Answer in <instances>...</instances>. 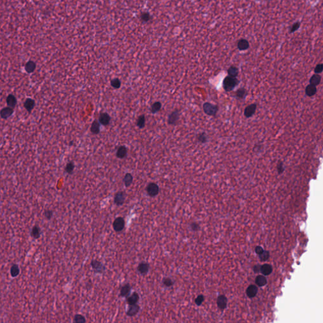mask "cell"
<instances>
[{
    "mask_svg": "<svg viewBox=\"0 0 323 323\" xmlns=\"http://www.w3.org/2000/svg\"><path fill=\"white\" fill-rule=\"evenodd\" d=\"M239 83L238 79L234 77H231L230 76L226 77L223 81V87L226 92H230L234 90Z\"/></svg>",
    "mask_w": 323,
    "mask_h": 323,
    "instance_id": "cell-1",
    "label": "cell"
},
{
    "mask_svg": "<svg viewBox=\"0 0 323 323\" xmlns=\"http://www.w3.org/2000/svg\"><path fill=\"white\" fill-rule=\"evenodd\" d=\"M203 109L205 113L208 115H215L218 111L217 105H213L210 102H205L203 105Z\"/></svg>",
    "mask_w": 323,
    "mask_h": 323,
    "instance_id": "cell-2",
    "label": "cell"
},
{
    "mask_svg": "<svg viewBox=\"0 0 323 323\" xmlns=\"http://www.w3.org/2000/svg\"><path fill=\"white\" fill-rule=\"evenodd\" d=\"M114 230L119 232L124 229L125 227V221L124 219L122 217H117L114 220L113 224H112Z\"/></svg>",
    "mask_w": 323,
    "mask_h": 323,
    "instance_id": "cell-3",
    "label": "cell"
},
{
    "mask_svg": "<svg viewBox=\"0 0 323 323\" xmlns=\"http://www.w3.org/2000/svg\"><path fill=\"white\" fill-rule=\"evenodd\" d=\"M147 192L150 196L155 197L159 193V187L157 184L151 182L147 186Z\"/></svg>",
    "mask_w": 323,
    "mask_h": 323,
    "instance_id": "cell-4",
    "label": "cell"
},
{
    "mask_svg": "<svg viewBox=\"0 0 323 323\" xmlns=\"http://www.w3.org/2000/svg\"><path fill=\"white\" fill-rule=\"evenodd\" d=\"M126 198V194L124 191H119L115 194L114 202L117 206L123 205Z\"/></svg>",
    "mask_w": 323,
    "mask_h": 323,
    "instance_id": "cell-5",
    "label": "cell"
},
{
    "mask_svg": "<svg viewBox=\"0 0 323 323\" xmlns=\"http://www.w3.org/2000/svg\"><path fill=\"white\" fill-rule=\"evenodd\" d=\"M91 266L92 267L95 273H102L105 270V266H103V264L101 263V262L95 260H92L91 261Z\"/></svg>",
    "mask_w": 323,
    "mask_h": 323,
    "instance_id": "cell-6",
    "label": "cell"
},
{
    "mask_svg": "<svg viewBox=\"0 0 323 323\" xmlns=\"http://www.w3.org/2000/svg\"><path fill=\"white\" fill-rule=\"evenodd\" d=\"M256 109H257L256 103H252V104H250L249 105L247 106L244 110V112L246 117L247 118L251 117L252 115L255 114Z\"/></svg>",
    "mask_w": 323,
    "mask_h": 323,
    "instance_id": "cell-7",
    "label": "cell"
},
{
    "mask_svg": "<svg viewBox=\"0 0 323 323\" xmlns=\"http://www.w3.org/2000/svg\"><path fill=\"white\" fill-rule=\"evenodd\" d=\"M30 237L34 239H39L41 236V229L39 225L35 224L32 227L31 231H30Z\"/></svg>",
    "mask_w": 323,
    "mask_h": 323,
    "instance_id": "cell-8",
    "label": "cell"
},
{
    "mask_svg": "<svg viewBox=\"0 0 323 323\" xmlns=\"http://www.w3.org/2000/svg\"><path fill=\"white\" fill-rule=\"evenodd\" d=\"M13 113V109L8 106L7 107L3 108L0 111V116H1L2 119H7L8 118L11 116Z\"/></svg>",
    "mask_w": 323,
    "mask_h": 323,
    "instance_id": "cell-9",
    "label": "cell"
},
{
    "mask_svg": "<svg viewBox=\"0 0 323 323\" xmlns=\"http://www.w3.org/2000/svg\"><path fill=\"white\" fill-rule=\"evenodd\" d=\"M35 105V100L30 98H27L25 100V102H24L23 103L24 107H25L27 111L29 112V113H31L32 111H33V109H34Z\"/></svg>",
    "mask_w": 323,
    "mask_h": 323,
    "instance_id": "cell-10",
    "label": "cell"
},
{
    "mask_svg": "<svg viewBox=\"0 0 323 323\" xmlns=\"http://www.w3.org/2000/svg\"><path fill=\"white\" fill-rule=\"evenodd\" d=\"M149 270H150V265L147 263H140L138 267H137L138 272L143 276L147 275L149 272Z\"/></svg>",
    "mask_w": 323,
    "mask_h": 323,
    "instance_id": "cell-11",
    "label": "cell"
},
{
    "mask_svg": "<svg viewBox=\"0 0 323 323\" xmlns=\"http://www.w3.org/2000/svg\"><path fill=\"white\" fill-rule=\"evenodd\" d=\"M129 307L128 309H127L126 312L127 316L129 317H132L136 315L138 313L139 310L140 309V307L137 304H135L133 305H129Z\"/></svg>",
    "mask_w": 323,
    "mask_h": 323,
    "instance_id": "cell-12",
    "label": "cell"
},
{
    "mask_svg": "<svg viewBox=\"0 0 323 323\" xmlns=\"http://www.w3.org/2000/svg\"><path fill=\"white\" fill-rule=\"evenodd\" d=\"M179 116H180V114H179V112L178 110H176L174 111H173L172 113L169 115L168 117L169 124L172 125L176 124L177 122H178L179 120Z\"/></svg>",
    "mask_w": 323,
    "mask_h": 323,
    "instance_id": "cell-13",
    "label": "cell"
},
{
    "mask_svg": "<svg viewBox=\"0 0 323 323\" xmlns=\"http://www.w3.org/2000/svg\"><path fill=\"white\" fill-rule=\"evenodd\" d=\"M6 102H7L8 107H10L13 109H14L17 104V99L16 97L13 94H9L7 97V99H6Z\"/></svg>",
    "mask_w": 323,
    "mask_h": 323,
    "instance_id": "cell-14",
    "label": "cell"
},
{
    "mask_svg": "<svg viewBox=\"0 0 323 323\" xmlns=\"http://www.w3.org/2000/svg\"><path fill=\"white\" fill-rule=\"evenodd\" d=\"M131 290V286L129 283H127V284L124 285L121 287L120 291V296L123 297H128L130 294Z\"/></svg>",
    "mask_w": 323,
    "mask_h": 323,
    "instance_id": "cell-15",
    "label": "cell"
},
{
    "mask_svg": "<svg viewBox=\"0 0 323 323\" xmlns=\"http://www.w3.org/2000/svg\"><path fill=\"white\" fill-rule=\"evenodd\" d=\"M249 47V42L245 39H241L237 42V48L240 51H246Z\"/></svg>",
    "mask_w": 323,
    "mask_h": 323,
    "instance_id": "cell-16",
    "label": "cell"
},
{
    "mask_svg": "<svg viewBox=\"0 0 323 323\" xmlns=\"http://www.w3.org/2000/svg\"><path fill=\"white\" fill-rule=\"evenodd\" d=\"M10 275L12 278H16L20 274V269L19 265L15 263L11 265L10 270Z\"/></svg>",
    "mask_w": 323,
    "mask_h": 323,
    "instance_id": "cell-17",
    "label": "cell"
},
{
    "mask_svg": "<svg viewBox=\"0 0 323 323\" xmlns=\"http://www.w3.org/2000/svg\"><path fill=\"white\" fill-rule=\"evenodd\" d=\"M217 305L218 307L222 310H224L226 308L227 305V299L225 295H220L217 299Z\"/></svg>",
    "mask_w": 323,
    "mask_h": 323,
    "instance_id": "cell-18",
    "label": "cell"
},
{
    "mask_svg": "<svg viewBox=\"0 0 323 323\" xmlns=\"http://www.w3.org/2000/svg\"><path fill=\"white\" fill-rule=\"evenodd\" d=\"M99 120L100 124L104 125V126H106V125L109 124V123H110L111 117L109 116V115L108 114L104 112V113H101L100 114Z\"/></svg>",
    "mask_w": 323,
    "mask_h": 323,
    "instance_id": "cell-19",
    "label": "cell"
},
{
    "mask_svg": "<svg viewBox=\"0 0 323 323\" xmlns=\"http://www.w3.org/2000/svg\"><path fill=\"white\" fill-rule=\"evenodd\" d=\"M258 293V288L257 286L255 285H251L248 286V288L246 290V294L250 298H252L255 297Z\"/></svg>",
    "mask_w": 323,
    "mask_h": 323,
    "instance_id": "cell-20",
    "label": "cell"
},
{
    "mask_svg": "<svg viewBox=\"0 0 323 323\" xmlns=\"http://www.w3.org/2000/svg\"><path fill=\"white\" fill-rule=\"evenodd\" d=\"M305 92H306V94L308 97H312L314 95H315L316 93H317L316 86H314V85L310 84L307 85L306 88Z\"/></svg>",
    "mask_w": 323,
    "mask_h": 323,
    "instance_id": "cell-21",
    "label": "cell"
},
{
    "mask_svg": "<svg viewBox=\"0 0 323 323\" xmlns=\"http://www.w3.org/2000/svg\"><path fill=\"white\" fill-rule=\"evenodd\" d=\"M139 300V295L136 293V292H134V293L131 295L126 297V302L128 305H133L136 304Z\"/></svg>",
    "mask_w": 323,
    "mask_h": 323,
    "instance_id": "cell-22",
    "label": "cell"
},
{
    "mask_svg": "<svg viewBox=\"0 0 323 323\" xmlns=\"http://www.w3.org/2000/svg\"><path fill=\"white\" fill-rule=\"evenodd\" d=\"M36 68V64L33 61H29L26 63L25 66V69L27 73H32L35 70Z\"/></svg>",
    "mask_w": 323,
    "mask_h": 323,
    "instance_id": "cell-23",
    "label": "cell"
},
{
    "mask_svg": "<svg viewBox=\"0 0 323 323\" xmlns=\"http://www.w3.org/2000/svg\"><path fill=\"white\" fill-rule=\"evenodd\" d=\"M260 272L264 275H269L272 272V266L270 264H264L263 266H261Z\"/></svg>",
    "mask_w": 323,
    "mask_h": 323,
    "instance_id": "cell-24",
    "label": "cell"
},
{
    "mask_svg": "<svg viewBox=\"0 0 323 323\" xmlns=\"http://www.w3.org/2000/svg\"><path fill=\"white\" fill-rule=\"evenodd\" d=\"M321 81V77L319 74H314L313 75L311 78H310V84L317 86V85H319Z\"/></svg>",
    "mask_w": 323,
    "mask_h": 323,
    "instance_id": "cell-25",
    "label": "cell"
},
{
    "mask_svg": "<svg viewBox=\"0 0 323 323\" xmlns=\"http://www.w3.org/2000/svg\"><path fill=\"white\" fill-rule=\"evenodd\" d=\"M127 148L124 147V146H121V147H119L116 152V155L118 158H123L126 156L127 155Z\"/></svg>",
    "mask_w": 323,
    "mask_h": 323,
    "instance_id": "cell-26",
    "label": "cell"
},
{
    "mask_svg": "<svg viewBox=\"0 0 323 323\" xmlns=\"http://www.w3.org/2000/svg\"><path fill=\"white\" fill-rule=\"evenodd\" d=\"M228 76L231 77L236 78L239 74V69L236 66H232L227 70Z\"/></svg>",
    "mask_w": 323,
    "mask_h": 323,
    "instance_id": "cell-27",
    "label": "cell"
},
{
    "mask_svg": "<svg viewBox=\"0 0 323 323\" xmlns=\"http://www.w3.org/2000/svg\"><path fill=\"white\" fill-rule=\"evenodd\" d=\"M133 180V176L129 173L126 174L125 175L124 179H123V182L124 183L125 186H126V187L130 186L131 184H132Z\"/></svg>",
    "mask_w": 323,
    "mask_h": 323,
    "instance_id": "cell-28",
    "label": "cell"
},
{
    "mask_svg": "<svg viewBox=\"0 0 323 323\" xmlns=\"http://www.w3.org/2000/svg\"><path fill=\"white\" fill-rule=\"evenodd\" d=\"M236 96L239 99H245L247 96V91L244 88H240L236 92Z\"/></svg>",
    "mask_w": 323,
    "mask_h": 323,
    "instance_id": "cell-29",
    "label": "cell"
},
{
    "mask_svg": "<svg viewBox=\"0 0 323 323\" xmlns=\"http://www.w3.org/2000/svg\"><path fill=\"white\" fill-rule=\"evenodd\" d=\"M267 280L263 275H259L256 278V283L260 286H263L266 284Z\"/></svg>",
    "mask_w": 323,
    "mask_h": 323,
    "instance_id": "cell-30",
    "label": "cell"
},
{
    "mask_svg": "<svg viewBox=\"0 0 323 323\" xmlns=\"http://www.w3.org/2000/svg\"><path fill=\"white\" fill-rule=\"evenodd\" d=\"M140 19L143 22H148L151 19V16L148 12H143L140 15Z\"/></svg>",
    "mask_w": 323,
    "mask_h": 323,
    "instance_id": "cell-31",
    "label": "cell"
},
{
    "mask_svg": "<svg viewBox=\"0 0 323 323\" xmlns=\"http://www.w3.org/2000/svg\"><path fill=\"white\" fill-rule=\"evenodd\" d=\"M90 130L91 132L93 134H98L100 132V125L97 121L93 122Z\"/></svg>",
    "mask_w": 323,
    "mask_h": 323,
    "instance_id": "cell-32",
    "label": "cell"
},
{
    "mask_svg": "<svg viewBox=\"0 0 323 323\" xmlns=\"http://www.w3.org/2000/svg\"><path fill=\"white\" fill-rule=\"evenodd\" d=\"M197 139L200 143H206L208 141V136L205 133H200L197 136Z\"/></svg>",
    "mask_w": 323,
    "mask_h": 323,
    "instance_id": "cell-33",
    "label": "cell"
},
{
    "mask_svg": "<svg viewBox=\"0 0 323 323\" xmlns=\"http://www.w3.org/2000/svg\"><path fill=\"white\" fill-rule=\"evenodd\" d=\"M162 107V104L160 102H155L154 103L152 104L151 107V112H152L153 114L156 113L158 111H159L160 110V109Z\"/></svg>",
    "mask_w": 323,
    "mask_h": 323,
    "instance_id": "cell-34",
    "label": "cell"
},
{
    "mask_svg": "<svg viewBox=\"0 0 323 323\" xmlns=\"http://www.w3.org/2000/svg\"><path fill=\"white\" fill-rule=\"evenodd\" d=\"M73 321L76 323H85L86 322V319L81 314H76L74 316Z\"/></svg>",
    "mask_w": 323,
    "mask_h": 323,
    "instance_id": "cell-35",
    "label": "cell"
},
{
    "mask_svg": "<svg viewBox=\"0 0 323 323\" xmlns=\"http://www.w3.org/2000/svg\"><path fill=\"white\" fill-rule=\"evenodd\" d=\"M145 117L144 115H141L138 117V120H137V126H138L139 128H143L145 127Z\"/></svg>",
    "mask_w": 323,
    "mask_h": 323,
    "instance_id": "cell-36",
    "label": "cell"
},
{
    "mask_svg": "<svg viewBox=\"0 0 323 323\" xmlns=\"http://www.w3.org/2000/svg\"><path fill=\"white\" fill-rule=\"evenodd\" d=\"M75 168V165L74 164L71 162H70L67 164V165L65 167V170L67 173L69 174H71L73 173V170Z\"/></svg>",
    "mask_w": 323,
    "mask_h": 323,
    "instance_id": "cell-37",
    "label": "cell"
},
{
    "mask_svg": "<svg viewBox=\"0 0 323 323\" xmlns=\"http://www.w3.org/2000/svg\"><path fill=\"white\" fill-rule=\"evenodd\" d=\"M300 25H301V23H300V22H296L295 23H294L290 28V30H289V32H290V33H294L295 32H296L297 30L300 28Z\"/></svg>",
    "mask_w": 323,
    "mask_h": 323,
    "instance_id": "cell-38",
    "label": "cell"
},
{
    "mask_svg": "<svg viewBox=\"0 0 323 323\" xmlns=\"http://www.w3.org/2000/svg\"><path fill=\"white\" fill-rule=\"evenodd\" d=\"M53 211H52L51 210H45L44 212V216L45 219H47V220H50L53 217Z\"/></svg>",
    "mask_w": 323,
    "mask_h": 323,
    "instance_id": "cell-39",
    "label": "cell"
},
{
    "mask_svg": "<svg viewBox=\"0 0 323 323\" xmlns=\"http://www.w3.org/2000/svg\"><path fill=\"white\" fill-rule=\"evenodd\" d=\"M162 283L164 285H165L167 287H170L174 285V282L170 279V278H165L162 280Z\"/></svg>",
    "mask_w": 323,
    "mask_h": 323,
    "instance_id": "cell-40",
    "label": "cell"
},
{
    "mask_svg": "<svg viewBox=\"0 0 323 323\" xmlns=\"http://www.w3.org/2000/svg\"><path fill=\"white\" fill-rule=\"evenodd\" d=\"M259 256H260V258L261 261H265L270 258V252L268 251H264L263 253L261 254L260 255H259Z\"/></svg>",
    "mask_w": 323,
    "mask_h": 323,
    "instance_id": "cell-41",
    "label": "cell"
},
{
    "mask_svg": "<svg viewBox=\"0 0 323 323\" xmlns=\"http://www.w3.org/2000/svg\"><path fill=\"white\" fill-rule=\"evenodd\" d=\"M111 85L112 87L115 88H119L121 87V81L119 80L118 78H115L114 80H112L111 82Z\"/></svg>",
    "mask_w": 323,
    "mask_h": 323,
    "instance_id": "cell-42",
    "label": "cell"
},
{
    "mask_svg": "<svg viewBox=\"0 0 323 323\" xmlns=\"http://www.w3.org/2000/svg\"><path fill=\"white\" fill-rule=\"evenodd\" d=\"M284 164H283L282 162H279L278 164H277V171H278L279 174H281L284 172Z\"/></svg>",
    "mask_w": 323,
    "mask_h": 323,
    "instance_id": "cell-43",
    "label": "cell"
},
{
    "mask_svg": "<svg viewBox=\"0 0 323 323\" xmlns=\"http://www.w3.org/2000/svg\"><path fill=\"white\" fill-rule=\"evenodd\" d=\"M323 71V65L322 64H318L314 68V73L316 74L321 73Z\"/></svg>",
    "mask_w": 323,
    "mask_h": 323,
    "instance_id": "cell-44",
    "label": "cell"
},
{
    "mask_svg": "<svg viewBox=\"0 0 323 323\" xmlns=\"http://www.w3.org/2000/svg\"><path fill=\"white\" fill-rule=\"evenodd\" d=\"M203 300H204V296L203 295H200L198 296L196 299H195V303H196L198 306H200V305L203 303Z\"/></svg>",
    "mask_w": 323,
    "mask_h": 323,
    "instance_id": "cell-45",
    "label": "cell"
},
{
    "mask_svg": "<svg viewBox=\"0 0 323 323\" xmlns=\"http://www.w3.org/2000/svg\"><path fill=\"white\" fill-rule=\"evenodd\" d=\"M191 228L193 230L197 231V230H199L200 226H199V225L196 224V223H192L191 224Z\"/></svg>",
    "mask_w": 323,
    "mask_h": 323,
    "instance_id": "cell-46",
    "label": "cell"
},
{
    "mask_svg": "<svg viewBox=\"0 0 323 323\" xmlns=\"http://www.w3.org/2000/svg\"><path fill=\"white\" fill-rule=\"evenodd\" d=\"M255 251L256 252V254L258 255H260L261 254H262L264 251V249H263V248L261 246H257L256 248L255 249Z\"/></svg>",
    "mask_w": 323,
    "mask_h": 323,
    "instance_id": "cell-47",
    "label": "cell"
},
{
    "mask_svg": "<svg viewBox=\"0 0 323 323\" xmlns=\"http://www.w3.org/2000/svg\"><path fill=\"white\" fill-rule=\"evenodd\" d=\"M260 269H261V266L259 264L256 265V266H254L253 268V270L256 273L260 272Z\"/></svg>",
    "mask_w": 323,
    "mask_h": 323,
    "instance_id": "cell-48",
    "label": "cell"
},
{
    "mask_svg": "<svg viewBox=\"0 0 323 323\" xmlns=\"http://www.w3.org/2000/svg\"><path fill=\"white\" fill-rule=\"evenodd\" d=\"M198 1H201V0H198Z\"/></svg>",
    "mask_w": 323,
    "mask_h": 323,
    "instance_id": "cell-49",
    "label": "cell"
}]
</instances>
